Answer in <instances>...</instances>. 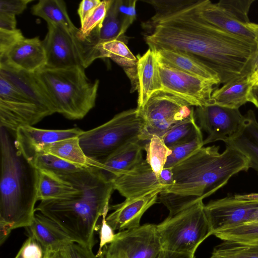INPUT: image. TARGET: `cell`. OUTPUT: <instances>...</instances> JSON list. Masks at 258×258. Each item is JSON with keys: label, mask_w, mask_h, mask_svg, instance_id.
Segmentation results:
<instances>
[{"label": "cell", "mask_w": 258, "mask_h": 258, "mask_svg": "<svg viewBox=\"0 0 258 258\" xmlns=\"http://www.w3.org/2000/svg\"><path fill=\"white\" fill-rule=\"evenodd\" d=\"M158 177L161 184L165 188L174 184V180L172 168H164L160 173Z\"/></svg>", "instance_id": "obj_48"}, {"label": "cell", "mask_w": 258, "mask_h": 258, "mask_svg": "<svg viewBox=\"0 0 258 258\" xmlns=\"http://www.w3.org/2000/svg\"><path fill=\"white\" fill-rule=\"evenodd\" d=\"M16 16L0 12V29L8 31L16 30Z\"/></svg>", "instance_id": "obj_47"}, {"label": "cell", "mask_w": 258, "mask_h": 258, "mask_svg": "<svg viewBox=\"0 0 258 258\" xmlns=\"http://www.w3.org/2000/svg\"><path fill=\"white\" fill-rule=\"evenodd\" d=\"M162 91L177 96L191 106L214 104L212 94L218 85L214 82L187 74L159 61Z\"/></svg>", "instance_id": "obj_11"}, {"label": "cell", "mask_w": 258, "mask_h": 258, "mask_svg": "<svg viewBox=\"0 0 258 258\" xmlns=\"http://www.w3.org/2000/svg\"><path fill=\"white\" fill-rule=\"evenodd\" d=\"M247 223H258V208L251 215Z\"/></svg>", "instance_id": "obj_51"}, {"label": "cell", "mask_w": 258, "mask_h": 258, "mask_svg": "<svg viewBox=\"0 0 258 258\" xmlns=\"http://www.w3.org/2000/svg\"><path fill=\"white\" fill-rule=\"evenodd\" d=\"M32 0H1L0 12L17 15L22 13Z\"/></svg>", "instance_id": "obj_43"}, {"label": "cell", "mask_w": 258, "mask_h": 258, "mask_svg": "<svg viewBox=\"0 0 258 258\" xmlns=\"http://www.w3.org/2000/svg\"><path fill=\"white\" fill-rule=\"evenodd\" d=\"M15 258H23L22 254V247H21Z\"/></svg>", "instance_id": "obj_52"}, {"label": "cell", "mask_w": 258, "mask_h": 258, "mask_svg": "<svg viewBox=\"0 0 258 258\" xmlns=\"http://www.w3.org/2000/svg\"><path fill=\"white\" fill-rule=\"evenodd\" d=\"M144 150L146 153V161L158 177L171 150L165 145L161 138L154 135L144 145Z\"/></svg>", "instance_id": "obj_34"}, {"label": "cell", "mask_w": 258, "mask_h": 258, "mask_svg": "<svg viewBox=\"0 0 258 258\" xmlns=\"http://www.w3.org/2000/svg\"><path fill=\"white\" fill-rule=\"evenodd\" d=\"M158 189L141 197L126 199L118 204L109 207L113 212L106 217L107 223L114 231L134 229L140 226V221L145 212L157 203Z\"/></svg>", "instance_id": "obj_15"}, {"label": "cell", "mask_w": 258, "mask_h": 258, "mask_svg": "<svg viewBox=\"0 0 258 258\" xmlns=\"http://www.w3.org/2000/svg\"><path fill=\"white\" fill-rule=\"evenodd\" d=\"M156 258H195V253H181L162 249Z\"/></svg>", "instance_id": "obj_49"}, {"label": "cell", "mask_w": 258, "mask_h": 258, "mask_svg": "<svg viewBox=\"0 0 258 258\" xmlns=\"http://www.w3.org/2000/svg\"><path fill=\"white\" fill-rule=\"evenodd\" d=\"M32 165L38 170L48 171L60 177L86 168L42 151L36 155Z\"/></svg>", "instance_id": "obj_31"}, {"label": "cell", "mask_w": 258, "mask_h": 258, "mask_svg": "<svg viewBox=\"0 0 258 258\" xmlns=\"http://www.w3.org/2000/svg\"><path fill=\"white\" fill-rule=\"evenodd\" d=\"M199 16L209 23L232 34L255 40L249 23L232 12L220 2L194 0Z\"/></svg>", "instance_id": "obj_17"}, {"label": "cell", "mask_w": 258, "mask_h": 258, "mask_svg": "<svg viewBox=\"0 0 258 258\" xmlns=\"http://www.w3.org/2000/svg\"><path fill=\"white\" fill-rule=\"evenodd\" d=\"M97 30L98 45L118 39L127 42L125 36L121 35V22L118 15L116 0H112L105 18Z\"/></svg>", "instance_id": "obj_33"}, {"label": "cell", "mask_w": 258, "mask_h": 258, "mask_svg": "<svg viewBox=\"0 0 258 258\" xmlns=\"http://www.w3.org/2000/svg\"><path fill=\"white\" fill-rule=\"evenodd\" d=\"M159 62L177 70L215 82L220 81L217 74L198 58L181 51L161 49L154 50Z\"/></svg>", "instance_id": "obj_24"}, {"label": "cell", "mask_w": 258, "mask_h": 258, "mask_svg": "<svg viewBox=\"0 0 258 258\" xmlns=\"http://www.w3.org/2000/svg\"><path fill=\"white\" fill-rule=\"evenodd\" d=\"M258 208V200H244L236 195L211 201L205 205L211 235L247 223Z\"/></svg>", "instance_id": "obj_12"}, {"label": "cell", "mask_w": 258, "mask_h": 258, "mask_svg": "<svg viewBox=\"0 0 258 258\" xmlns=\"http://www.w3.org/2000/svg\"><path fill=\"white\" fill-rule=\"evenodd\" d=\"M162 249L156 225L145 224L115 234L103 249V258H156Z\"/></svg>", "instance_id": "obj_10"}, {"label": "cell", "mask_w": 258, "mask_h": 258, "mask_svg": "<svg viewBox=\"0 0 258 258\" xmlns=\"http://www.w3.org/2000/svg\"><path fill=\"white\" fill-rule=\"evenodd\" d=\"M23 258H43V251L40 244L28 237L22 246Z\"/></svg>", "instance_id": "obj_44"}, {"label": "cell", "mask_w": 258, "mask_h": 258, "mask_svg": "<svg viewBox=\"0 0 258 258\" xmlns=\"http://www.w3.org/2000/svg\"><path fill=\"white\" fill-rule=\"evenodd\" d=\"M41 151L81 167L97 168V163L89 159L84 153L79 137L57 141L44 147L39 152Z\"/></svg>", "instance_id": "obj_27"}, {"label": "cell", "mask_w": 258, "mask_h": 258, "mask_svg": "<svg viewBox=\"0 0 258 258\" xmlns=\"http://www.w3.org/2000/svg\"><path fill=\"white\" fill-rule=\"evenodd\" d=\"M83 132L79 127L45 130L25 125L14 134V143L19 152L32 164L36 155L44 147L60 140L78 137Z\"/></svg>", "instance_id": "obj_14"}, {"label": "cell", "mask_w": 258, "mask_h": 258, "mask_svg": "<svg viewBox=\"0 0 258 258\" xmlns=\"http://www.w3.org/2000/svg\"><path fill=\"white\" fill-rule=\"evenodd\" d=\"M31 13L47 24L59 25L70 30L77 29L72 22L65 2L62 0H40L31 8Z\"/></svg>", "instance_id": "obj_29"}, {"label": "cell", "mask_w": 258, "mask_h": 258, "mask_svg": "<svg viewBox=\"0 0 258 258\" xmlns=\"http://www.w3.org/2000/svg\"><path fill=\"white\" fill-rule=\"evenodd\" d=\"M249 26L254 35L255 41L257 44V48L250 64L249 77L254 84L258 79V24L250 22Z\"/></svg>", "instance_id": "obj_45"}, {"label": "cell", "mask_w": 258, "mask_h": 258, "mask_svg": "<svg viewBox=\"0 0 258 258\" xmlns=\"http://www.w3.org/2000/svg\"><path fill=\"white\" fill-rule=\"evenodd\" d=\"M138 109L143 122L139 136L142 142L149 141L154 135L162 139L173 126L195 112L186 101L163 91L154 93Z\"/></svg>", "instance_id": "obj_9"}, {"label": "cell", "mask_w": 258, "mask_h": 258, "mask_svg": "<svg viewBox=\"0 0 258 258\" xmlns=\"http://www.w3.org/2000/svg\"><path fill=\"white\" fill-rule=\"evenodd\" d=\"M24 38L20 29L13 31L0 29V56L4 54Z\"/></svg>", "instance_id": "obj_41"}, {"label": "cell", "mask_w": 258, "mask_h": 258, "mask_svg": "<svg viewBox=\"0 0 258 258\" xmlns=\"http://www.w3.org/2000/svg\"><path fill=\"white\" fill-rule=\"evenodd\" d=\"M25 229L28 236L34 239L41 246L43 258L74 242L55 222L40 213L35 212L31 225Z\"/></svg>", "instance_id": "obj_19"}, {"label": "cell", "mask_w": 258, "mask_h": 258, "mask_svg": "<svg viewBox=\"0 0 258 258\" xmlns=\"http://www.w3.org/2000/svg\"><path fill=\"white\" fill-rule=\"evenodd\" d=\"M137 0H116L117 9L121 22V35L125 36L128 27L136 19Z\"/></svg>", "instance_id": "obj_38"}, {"label": "cell", "mask_w": 258, "mask_h": 258, "mask_svg": "<svg viewBox=\"0 0 258 258\" xmlns=\"http://www.w3.org/2000/svg\"><path fill=\"white\" fill-rule=\"evenodd\" d=\"M195 116L201 129L208 134L204 146L218 141L225 142L238 132L243 119L239 109L216 104L197 107Z\"/></svg>", "instance_id": "obj_13"}, {"label": "cell", "mask_w": 258, "mask_h": 258, "mask_svg": "<svg viewBox=\"0 0 258 258\" xmlns=\"http://www.w3.org/2000/svg\"><path fill=\"white\" fill-rule=\"evenodd\" d=\"M210 258H258V244L223 241L214 248Z\"/></svg>", "instance_id": "obj_32"}, {"label": "cell", "mask_w": 258, "mask_h": 258, "mask_svg": "<svg viewBox=\"0 0 258 258\" xmlns=\"http://www.w3.org/2000/svg\"><path fill=\"white\" fill-rule=\"evenodd\" d=\"M108 212L106 211L103 214L101 224L100 225H97L96 228V230H99L100 239L99 249L96 254L98 256H101L103 255V249L104 246L111 243L115 236L113 229L106 220Z\"/></svg>", "instance_id": "obj_40"}, {"label": "cell", "mask_w": 258, "mask_h": 258, "mask_svg": "<svg viewBox=\"0 0 258 258\" xmlns=\"http://www.w3.org/2000/svg\"><path fill=\"white\" fill-rule=\"evenodd\" d=\"M142 142L138 140L125 145L98 163V168L111 180L128 172L144 160Z\"/></svg>", "instance_id": "obj_22"}, {"label": "cell", "mask_w": 258, "mask_h": 258, "mask_svg": "<svg viewBox=\"0 0 258 258\" xmlns=\"http://www.w3.org/2000/svg\"><path fill=\"white\" fill-rule=\"evenodd\" d=\"M255 243H256L257 244H258V242H255Z\"/></svg>", "instance_id": "obj_54"}, {"label": "cell", "mask_w": 258, "mask_h": 258, "mask_svg": "<svg viewBox=\"0 0 258 258\" xmlns=\"http://www.w3.org/2000/svg\"><path fill=\"white\" fill-rule=\"evenodd\" d=\"M100 0H83L80 3L78 10L81 24L89 16V15L99 5Z\"/></svg>", "instance_id": "obj_46"}, {"label": "cell", "mask_w": 258, "mask_h": 258, "mask_svg": "<svg viewBox=\"0 0 258 258\" xmlns=\"http://www.w3.org/2000/svg\"><path fill=\"white\" fill-rule=\"evenodd\" d=\"M202 133L192 140L171 149V153L167 157L164 168H172L190 156L195 152L204 146Z\"/></svg>", "instance_id": "obj_36"}, {"label": "cell", "mask_w": 258, "mask_h": 258, "mask_svg": "<svg viewBox=\"0 0 258 258\" xmlns=\"http://www.w3.org/2000/svg\"><path fill=\"white\" fill-rule=\"evenodd\" d=\"M224 143L245 155L249 160V168L258 172V122L252 110L243 115L239 130Z\"/></svg>", "instance_id": "obj_23"}, {"label": "cell", "mask_w": 258, "mask_h": 258, "mask_svg": "<svg viewBox=\"0 0 258 258\" xmlns=\"http://www.w3.org/2000/svg\"><path fill=\"white\" fill-rule=\"evenodd\" d=\"M126 43L121 39H115L99 44L98 49L101 58H109L123 69L131 81L133 93L138 89V58Z\"/></svg>", "instance_id": "obj_25"}, {"label": "cell", "mask_w": 258, "mask_h": 258, "mask_svg": "<svg viewBox=\"0 0 258 258\" xmlns=\"http://www.w3.org/2000/svg\"><path fill=\"white\" fill-rule=\"evenodd\" d=\"M77 191L66 179L50 172L38 170V201L63 199Z\"/></svg>", "instance_id": "obj_28"}, {"label": "cell", "mask_w": 258, "mask_h": 258, "mask_svg": "<svg viewBox=\"0 0 258 258\" xmlns=\"http://www.w3.org/2000/svg\"><path fill=\"white\" fill-rule=\"evenodd\" d=\"M13 133L1 127L0 243L30 226L37 200L38 170L17 150Z\"/></svg>", "instance_id": "obj_4"}, {"label": "cell", "mask_w": 258, "mask_h": 258, "mask_svg": "<svg viewBox=\"0 0 258 258\" xmlns=\"http://www.w3.org/2000/svg\"><path fill=\"white\" fill-rule=\"evenodd\" d=\"M222 241L244 243L258 242V223H247L215 232L213 234Z\"/></svg>", "instance_id": "obj_35"}, {"label": "cell", "mask_w": 258, "mask_h": 258, "mask_svg": "<svg viewBox=\"0 0 258 258\" xmlns=\"http://www.w3.org/2000/svg\"><path fill=\"white\" fill-rule=\"evenodd\" d=\"M48 31L42 40L46 55L45 67L85 69L101 58L98 49L97 32L93 30L84 36L78 28L70 30L62 26L47 24Z\"/></svg>", "instance_id": "obj_6"}, {"label": "cell", "mask_w": 258, "mask_h": 258, "mask_svg": "<svg viewBox=\"0 0 258 258\" xmlns=\"http://www.w3.org/2000/svg\"><path fill=\"white\" fill-rule=\"evenodd\" d=\"M215 145L197 150L173 167L174 184L160 192L158 200L173 215L210 196L231 177L247 171L248 159L235 148L226 146L219 152Z\"/></svg>", "instance_id": "obj_2"}, {"label": "cell", "mask_w": 258, "mask_h": 258, "mask_svg": "<svg viewBox=\"0 0 258 258\" xmlns=\"http://www.w3.org/2000/svg\"><path fill=\"white\" fill-rule=\"evenodd\" d=\"M56 112L69 119H81L95 106L99 81L90 80L81 67L50 68L35 73Z\"/></svg>", "instance_id": "obj_5"}, {"label": "cell", "mask_w": 258, "mask_h": 258, "mask_svg": "<svg viewBox=\"0 0 258 258\" xmlns=\"http://www.w3.org/2000/svg\"><path fill=\"white\" fill-rule=\"evenodd\" d=\"M156 228L162 249L181 253L195 254L211 235L203 201L169 215Z\"/></svg>", "instance_id": "obj_8"}, {"label": "cell", "mask_w": 258, "mask_h": 258, "mask_svg": "<svg viewBox=\"0 0 258 258\" xmlns=\"http://www.w3.org/2000/svg\"><path fill=\"white\" fill-rule=\"evenodd\" d=\"M111 2L112 0L101 1L95 9L81 24L80 30L83 35H89L94 29L101 25L105 18Z\"/></svg>", "instance_id": "obj_37"}, {"label": "cell", "mask_w": 258, "mask_h": 258, "mask_svg": "<svg viewBox=\"0 0 258 258\" xmlns=\"http://www.w3.org/2000/svg\"><path fill=\"white\" fill-rule=\"evenodd\" d=\"M137 107H142L155 92L162 91L159 61L156 52L149 48L137 56Z\"/></svg>", "instance_id": "obj_20"}, {"label": "cell", "mask_w": 258, "mask_h": 258, "mask_svg": "<svg viewBox=\"0 0 258 258\" xmlns=\"http://www.w3.org/2000/svg\"><path fill=\"white\" fill-rule=\"evenodd\" d=\"M253 87H258V79L256 81V82H255L254 84V86Z\"/></svg>", "instance_id": "obj_53"}, {"label": "cell", "mask_w": 258, "mask_h": 258, "mask_svg": "<svg viewBox=\"0 0 258 258\" xmlns=\"http://www.w3.org/2000/svg\"><path fill=\"white\" fill-rule=\"evenodd\" d=\"M60 177L78 191L65 198L41 201L35 212L52 220L74 242L92 249L98 219L109 210L113 182L94 167Z\"/></svg>", "instance_id": "obj_3"}, {"label": "cell", "mask_w": 258, "mask_h": 258, "mask_svg": "<svg viewBox=\"0 0 258 258\" xmlns=\"http://www.w3.org/2000/svg\"><path fill=\"white\" fill-rule=\"evenodd\" d=\"M0 76L4 77L49 115L56 110L35 73L14 70L0 64Z\"/></svg>", "instance_id": "obj_21"}, {"label": "cell", "mask_w": 258, "mask_h": 258, "mask_svg": "<svg viewBox=\"0 0 258 258\" xmlns=\"http://www.w3.org/2000/svg\"><path fill=\"white\" fill-rule=\"evenodd\" d=\"M69 258H103L95 254L92 249L75 242L68 243L63 248Z\"/></svg>", "instance_id": "obj_42"}, {"label": "cell", "mask_w": 258, "mask_h": 258, "mask_svg": "<svg viewBox=\"0 0 258 258\" xmlns=\"http://www.w3.org/2000/svg\"><path fill=\"white\" fill-rule=\"evenodd\" d=\"M253 84L249 75L241 76L216 88L212 93L214 104L230 108L239 109L248 102Z\"/></svg>", "instance_id": "obj_26"}, {"label": "cell", "mask_w": 258, "mask_h": 258, "mask_svg": "<svg viewBox=\"0 0 258 258\" xmlns=\"http://www.w3.org/2000/svg\"><path fill=\"white\" fill-rule=\"evenodd\" d=\"M0 64L16 70L36 73L46 64L42 41L39 37L24 38L0 56Z\"/></svg>", "instance_id": "obj_16"}, {"label": "cell", "mask_w": 258, "mask_h": 258, "mask_svg": "<svg viewBox=\"0 0 258 258\" xmlns=\"http://www.w3.org/2000/svg\"><path fill=\"white\" fill-rule=\"evenodd\" d=\"M0 100L35 103L14 84L1 76H0Z\"/></svg>", "instance_id": "obj_39"}, {"label": "cell", "mask_w": 258, "mask_h": 258, "mask_svg": "<svg viewBox=\"0 0 258 258\" xmlns=\"http://www.w3.org/2000/svg\"><path fill=\"white\" fill-rule=\"evenodd\" d=\"M143 120L137 108L123 111L79 136L80 146L90 160L100 163L125 145L139 140Z\"/></svg>", "instance_id": "obj_7"}, {"label": "cell", "mask_w": 258, "mask_h": 258, "mask_svg": "<svg viewBox=\"0 0 258 258\" xmlns=\"http://www.w3.org/2000/svg\"><path fill=\"white\" fill-rule=\"evenodd\" d=\"M248 102L252 103L258 108V87H253L251 89L248 97Z\"/></svg>", "instance_id": "obj_50"}, {"label": "cell", "mask_w": 258, "mask_h": 258, "mask_svg": "<svg viewBox=\"0 0 258 258\" xmlns=\"http://www.w3.org/2000/svg\"><path fill=\"white\" fill-rule=\"evenodd\" d=\"M201 133V128L196 123L195 112L189 117L173 126L162 140L165 145L171 149L192 140Z\"/></svg>", "instance_id": "obj_30"}, {"label": "cell", "mask_w": 258, "mask_h": 258, "mask_svg": "<svg viewBox=\"0 0 258 258\" xmlns=\"http://www.w3.org/2000/svg\"><path fill=\"white\" fill-rule=\"evenodd\" d=\"M112 181L114 189L125 199L141 197L165 188L146 160L128 172L113 178Z\"/></svg>", "instance_id": "obj_18"}, {"label": "cell", "mask_w": 258, "mask_h": 258, "mask_svg": "<svg viewBox=\"0 0 258 258\" xmlns=\"http://www.w3.org/2000/svg\"><path fill=\"white\" fill-rule=\"evenodd\" d=\"M144 2L152 6L155 12L142 24L149 48L191 54L217 74L220 84L249 75L250 62L257 48L255 40L206 22L198 14L194 0Z\"/></svg>", "instance_id": "obj_1"}]
</instances>
